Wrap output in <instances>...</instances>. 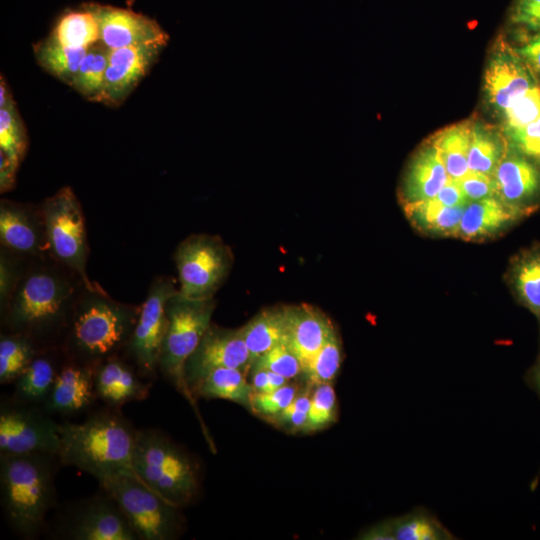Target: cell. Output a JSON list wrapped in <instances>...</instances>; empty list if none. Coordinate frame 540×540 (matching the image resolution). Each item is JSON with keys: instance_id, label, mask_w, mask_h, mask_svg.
<instances>
[{"instance_id": "obj_1", "label": "cell", "mask_w": 540, "mask_h": 540, "mask_svg": "<svg viewBox=\"0 0 540 540\" xmlns=\"http://www.w3.org/2000/svg\"><path fill=\"white\" fill-rule=\"evenodd\" d=\"M61 464L78 468L99 484L121 475L136 476L133 455L138 430L117 408L90 413L82 422L61 423Z\"/></svg>"}, {"instance_id": "obj_2", "label": "cell", "mask_w": 540, "mask_h": 540, "mask_svg": "<svg viewBox=\"0 0 540 540\" xmlns=\"http://www.w3.org/2000/svg\"><path fill=\"white\" fill-rule=\"evenodd\" d=\"M84 290L65 327V351L67 359L94 367L125 350L140 306L116 301L104 290Z\"/></svg>"}, {"instance_id": "obj_3", "label": "cell", "mask_w": 540, "mask_h": 540, "mask_svg": "<svg viewBox=\"0 0 540 540\" xmlns=\"http://www.w3.org/2000/svg\"><path fill=\"white\" fill-rule=\"evenodd\" d=\"M50 454H0V498L4 517L19 536H38L56 502L55 464Z\"/></svg>"}, {"instance_id": "obj_4", "label": "cell", "mask_w": 540, "mask_h": 540, "mask_svg": "<svg viewBox=\"0 0 540 540\" xmlns=\"http://www.w3.org/2000/svg\"><path fill=\"white\" fill-rule=\"evenodd\" d=\"M75 300L74 285L63 272L37 266L24 273L1 311L2 321L8 332L27 335L38 343L65 329Z\"/></svg>"}, {"instance_id": "obj_5", "label": "cell", "mask_w": 540, "mask_h": 540, "mask_svg": "<svg viewBox=\"0 0 540 540\" xmlns=\"http://www.w3.org/2000/svg\"><path fill=\"white\" fill-rule=\"evenodd\" d=\"M214 309V298L194 300L182 296L178 291L171 296L166 305L167 329L159 359V371L194 409L204 436L213 449V440L186 380V364L211 325Z\"/></svg>"}, {"instance_id": "obj_6", "label": "cell", "mask_w": 540, "mask_h": 540, "mask_svg": "<svg viewBox=\"0 0 540 540\" xmlns=\"http://www.w3.org/2000/svg\"><path fill=\"white\" fill-rule=\"evenodd\" d=\"M133 469L146 486L178 507L190 503L198 493L197 463L158 429L138 430Z\"/></svg>"}, {"instance_id": "obj_7", "label": "cell", "mask_w": 540, "mask_h": 540, "mask_svg": "<svg viewBox=\"0 0 540 540\" xmlns=\"http://www.w3.org/2000/svg\"><path fill=\"white\" fill-rule=\"evenodd\" d=\"M50 254L74 273L85 289L102 291L87 271L88 245L81 204L69 186L46 198L40 208Z\"/></svg>"}, {"instance_id": "obj_8", "label": "cell", "mask_w": 540, "mask_h": 540, "mask_svg": "<svg viewBox=\"0 0 540 540\" xmlns=\"http://www.w3.org/2000/svg\"><path fill=\"white\" fill-rule=\"evenodd\" d=\"M117 502L138 540H171L182 528L180 507L168 502L133 475L100 484Z\"/></svg>"}, {"instance_id": "obj_9", "label": "cell", "mask_w": 540, "mask_h": 540, "mask_svg": "<svg viewBox=\"0 0 540 540\" xmlns=\"http://www.w3.org/2000/svg\"><path fill=\"white\" fill-rule=\"evenodd\" d=\"M179 280L178 292L189 299L214 298L233 264L230 247L219 236L194 234L174 252Z\"/></svg>"}, {"instance_id": "obj_10", "label": "cell", "mask_w": 540, "mask_h": 540, "mask_svg": "<svg viewBox=\"0 0 540 540\" xmlns=\"http://www.w3.org/2000/svg\"><path fill=\"white\" fill-rule=\"evenodd\" d=\"M61 423L42 408L12 398L0 403V454L58 456Z\"/></svg>"}, {"instance_id": "obj_11", "label": "cell", "mask_w": 540, "mask_h": 540, "mask_svg": "<svg viewBox=\"0 0 540 540\" xmlns=\"http://www.w3.org/2000/svg\"><path fill=\"white\" fill-rule=\"evenodd\" d=\"M178 289L170 278H155L140 312L125 352L139 373L146 379L159 371V359L167 329V301Z\"/></svg>"}, {"instance_id": "obj_12", "label": "cell", "mask_w": 540, "mask_h": 540, "mask_svg": "<svg viewBox=\"0 0 540 540\" xmlns=\"http://www.w3.org/2000/svg\"><path fill=\"white\" fill-rule=\"evenodd\" d=\"M64 531L71 540H138L115 499L103 488L77 505Z\"/></svg>"}, {"instance_id": "obj_13", "label": "cell", "mask_w": 540, "mask_h": 540, "mask_svg": "<svg viewBox=\"0 0 540 540\" xmlns=\"http://www.w3.org/2000/svg\"><path fill=\"white\" fill-rule=\"evenodd\" d=\"M251 366L241 328L227 329L211 323L187 361L186 380L193 393L200 381L216 368H236L247 375Z\"/></svg>"}, {"instance_id": "obj_14", "label": "cell", "mask_w": 540, "mask_h": 540, "mask_svg": "<svg viewBox=\"0 0 540 540\" xmlns=\"http://www.w3.org/2000/svg\"><path fill=\"white\" fill-rule=\"evenodd\" d=\"M166 45L152 43L110 49L100 103L119 106L156 63Z\"/></svg>"}, {"instance_id": "obj_15", "label": "cell", "mask_w": 540, "mask_h": 540, "mask_svg": "<svg viewBox=\"0 0 540 540\" xmlns=\"http://www.w3.org/2000/svg\"><path fill=\"white\" fill-rule=\"evenodd\" d=\"M100 26V42L109 49L161 43L167 45L168 33L160 24L131 9L89 3Z\"/></svg>"}, {"instance_id": "obj_16", "label": "cell", "mask_w": 540, "mask_h": 540, "mask_svg": "<svg viewBox=\"0 0 540 540\" xmlns=\"http://www.w3.org/2000/svg\"><path fill=\"white\" fill-rule=\"evenodd\" d=\"M535 83V76L514 48L500 42L492 52L484 73L483 86L488 102L503 112Z\"/></svg>"}, {"instance_id": "obj_17", "label": "cell", "mask_w": 540, "mask_h": 540, "mask_svg": "<svg viewBox=\"0 0 540 540\" xmlns=\"http://www.w3.org/2000/svg\"><path fill=\"white\" fill-rule=\"evenodd\" d=\"M1 246L19 256L43 258L50 254L41 211L2 199L0 202Z\"/></svg>"}, {"instance_id": "obj_18", "label": "cell", "mask_w": 540, "mask_h": 540, "mask_svg": "<svg viewBox=\"0 0 540 540\" xmlns=\"http://www.w3.org/2000/svg\"><path fill=\"white\" fill-rule=\"evenodd\" d=\"M496 195L507 204L534 213L540 206V165L509 149L493 174Z\"/></svg>"}, {"instance_id": "obj_19", "label": "cell", "mask_w": 540, "mask_h": 540, "mask_svg": "<svg viewBox=\"0 0 540 540\" xmlns=\"http://www.w3.org/2000/svg\"><path fill=\"white\" fill-rule=\"evenodd\" d=\"M94 367L67 359L57 373L50 394L41 407L54 416L71 417L87 411L97 400Z\"/></svg>"}, {"instance_id": "obj_20", "label": "cell", "mask_w": 540, "mask_h": 540, "mask_svg": "<svg viewBox=\"0 0 540 540\" xmlns=\"http://www.w3.org/2000/svg\"><path fill=\"white\" fill-rule=\"evenodd\" d=\"M93 379L97 400L117 409L130 402L145 400L151 389V382L119 355L94 366Z\"/></svg>"}, {"instance_id": "obj_21", "label": "cell", "mask_w": 540, "mask_h": 540, "mask_svg": "<svg viewBox=\"0 0 540 540\" xmlns=\"http://www.w3.org/2000/svg\"><path fill=\"white\" fill-rule=\"evenodd\" d=\"M436 147L425 141L411 157L402 176L398 197L402 207L434 198L448 181Z\"/></svg>"}, {"instance_id": "obj_22", "label": "cell", "mask_w": 540, "mask_h": 540, "mask_svg": "<svg viewBox=\"0 0 540 540\" xmlns=\"http://www.w3.org/2000/svg\"><path fill=\"white\" fill-rule=\"evenodd\" d=\"M529 214L504 202L497 195L470 201L463 212L456 238L485 241L495 238Z\"/></svg>"}, {"instance_id": "obj_23", "label": "cell", "mask_w": 540, "mask_h": 540, "mask_svg": "<svg viewBox=\"0 0 540 540\" xmlns=\"http://www.w3.org/2000/svg\"><path fill=\"white\" fill-rule=\"evenodd\" d=\"M286 314V344L300 360L304 372L336 329L323 311L306 303L286 305Z\"/></svg>"}, {"instance_id": "obj_24", "label": "cell", "mask_w": 540, "mask_h": 540, "mask_svg": "<svg viewBox=\"0 0 540 540\" xmlns=\"http://www.w3.org/2000/svg\"><path fill=\"white\" fill-rule=\"evenodd\" d=\"M361 539L373 540H451L456 537L424 507L383 521L368 529Z\"/></svg>"}, {"instance_id": "obj_25", "label": "cell", "mask_w": 540, "mask_h": 540, "mask_svg": "<svg viewBox=\"0 0 540 540\" xmlns=\"http://www.w3.org/2000/svg\"><path fill=\"white\" fill-rule=\"evenodd\" d=\"M505 279L516 301L535 316L540 329V242L512 256Z\"/></svg>"}, {"instance_id": "obj_26", "label": "cell", "mask_w": 540, "mask_h": 540, "mask_svg": "<svg viewBox=\"0 0 540 540\" xmlns=\"http://www.w3.org/2000/svg\"><path fill=\"white\" fill-rule=\"evenodd\" d=\"M240 328L253 364L267 351L286 343V305L265 308Z\"/></svg>"}, {"instance_id": "obj_27", "label": "cell", "mask_w": 540, "mask_h": 540, "mask_svg": "<svg viewBox=\"0 0 540 540\" xmlns=\"http://www.w3.org/2000/svg\"><path fill=\"white\" fill-rule=\"evenodd\" d=\"M466 205L446 206L435 197L404 206L411 225L429 236L455 237Z\"/></svg>"}, {"instance_id": "obj_28", "label": "cell", "mask_w": 540, "mask_h": 540, "mask_svg": "<svg viewBox=\"0 0 540 540\" xmlns=\"http://www.w3.org/2000/svg\"><path fill=\"white\" fill-rule=\"evenodd\" d=\"M59 368L55 358L41 352L12 383L11 398L41 408L50 394Z\"/></svg>"}, {"instance_id": "obj_29", "label": "cell", "mask_w": 540, "mask_h": 540, "mask_svg": "<svg viewBox=\"0 0 540 540\" xmlns=\"http://www.w3.org/2000/svg\"><path fill=\"white\" fill-rule=\"evenodd\" d=\"M509 149L503 130L490 124L473 121L468 153L469 171L493 176Z\"/></svg>"}, {"instance_id": "obj_30", "label": "cell", "mask_w": 540, "mask_h": 540, "mask_svg": "<svg viewBox=\"0 0 540 540\" xmlns=\"http://www.w3.org/2000/svg\"><path fill=\"white\" fill-rule=\"evenodd\" d=\"M472 120H464L444 127L429 141L438 150L449 178L458 180L469 172L468 153L472 134Z\"/></svg>"}, {"instance_id": "obj_31", "label": "cell", "mask_w": 540, "mask_h": 540, "mask_svg": "<svg viewBox=\"0 0 540 540\" xmlns=\"http://www.w3.org/2000/svg\"><path fill=\"white\" fill-rule=\"evenodd\" d=\"M48 38L56 43L77 48H89L100 42L99 22L89 3L83 4L79 9L64 12Z\"/></svg>"}, {"instance_id": "obj_32", "label": "cell", "mask_w": 540, "mask_h": 540, "mask_svg": "<svg viewBox=\"0 0 540 540\" xmlns=\"http://www.w3.org/2000/svg\"><path fill=\"white\" fill-rule=\"evenodd\" d=\"M253 390L246 374L236 368H216L210 371L194 389L195 398L223 399L249 408Z\"/></svg>"}, {"instance_id": "obj_33", "label": "cell", "mask_w": 540, "mask_h": 540, "mask_svg": "<svg viewBox=\"0 0 540 540\" xmlns=\"http://www.w3.org/2000/svg\"><path fill=\"white\" fill-rule=\"evenodd\" d=\"M88 48L70 47L48 37L33 45L37 64L51 76L71 86Z\"/></svg>"}, {"instance_id": "obj_34", "label": "cell", "mask_w": 540, "mask_h": 540, "mask_svg": "<svg viewBox=\"0 0 540 540\" xmlns=\"http://www.w3.org/2000/svg\"><path fill=\"white\" fill-rule=\"evenodd\" d=\"M38 343L31 337L15 332L0 337V383H13L32 360L40 354Z\"/></svg>"}, {"instance_id": "obj_35", "label": "cell", "mask_w": 540, "mask_h": 540, "mask_svg": "<svg viewBox=\"0 0 540 540\" xmlns=\"http://www.w3.org/2000/svg\"><path fill=\"white\" fill-rule=\"evenodd\" d=\"M110 49L102 42L89 47L71 87L92 102L101 101Z\"/></svg>"}, {"instance_id": "obj_36", "label": "cell", "mask_w": 540, "mask_h": 540, "mask_svg": "<svg viewBox=\"0 0 540 540\" xmlns=\"http://www.w3.org/2000/svg\"><path fill=\"white\" fill-rule=\"evenodd\" d=\"M28 136L15 102L0 109V154L18 169L25 156Z\"/></svg>"}, {"instance_id": "obj_37", "label": "cell", "mask_w": 540, "mask_h": 540, "mask_svg": "<svg viewBox=\"0 0 540 540\" xmlns=\"http://www.w3.org/2000/svg\"><path fill=\"white\" fill-rule=\"evenodd\" d=\"M343 359L342 344L335 331L305 368L307 384L314 387L332 383L339 373Z\"/></svg>"}, {"instance_id": "obj_38", "label": "cell", "mask_w": 540, "mask_h": 540, "mask_svg": "<svg viewBox=\"0 0 540 540\" xmlns=\"http://www.w3.org/2000/svg\"><path fill=\"white\" fill-rule=\"evenodd\" d=\"M337 411V397L332 383L314 386L304 432H315L334 423Z\"/></svg>"}, {"instance_id": "obj_39", "label": "cell", "mask_w": 540, "mask_h": 540, "mask_svg": "<svg viewBox=\"0 0 540 540\" xmlns=\"http://www.w3.org/2000/svg\"><path fill=\"white\" fill-rule=\"evenodd\" d=\"M505 131L524 127L540 118V85L535 83L503 112Z\"/></svg>"}, {"instance_id": "obj_40", "label": "cell", "mask_w": 540, "mask_h": 540, "mask_svg": "<svg viewBox=\"0 0 540 540\" xmlns=\"http://www.w3.org/2000/svg\"><path fill=\"white\" fill-rule=\"evenodd\" d=\"M298 392V386L290 382L271 392H252L249 408L268 421L282 412L293 401Z\"/></svg>"}, {"instance_id": "obj_41", "label": "cell", "mask_w": 540, "mask_h": 540, "mask_svg": "<svg viewBox=\"0 0 540 540\" xmlns=\"http://www.w3.org/2000/svg\"><path fill=\"white\" fill-rule=\"evenodd\" d=\"M252 367L263 368L288 379L303 374L300 360L286 343H281L258 357Z\"/></svg>"}, {"instance_id": "obj_42", "label": "cell", "mask_w": 540, "mask_h": 540, "mask_svg": "<svg viewBox=\"0 0 540 540\" xmlns=\"http://www.w3.org/2000/svg\"><path fill=\"white\" fill-rule=\"evenodd\" d=\"M312 386L299 390L293 401L268 422L290 432H304L310 407Z\"/></svg>"}, {"instance_id": "obj_43", "label": "cell", "mask_w": 540, "mask_h": 540, "mask_svg": "<svg viewBox=\"0 0 540 540\" xmlns=\"http://www.w3.org/2000/svg\"><path fill=\"white\" fill-rule=\"evenodd\" d=\"M504 133L511 149L540 165V118Z\"/></svg>"}, {"instance_id": "obj_44", "label": "cell", "mask_w": 540, "mask_h": 540, "mask_svg": "<svg viewBox=\"0 0 540 540\" xmlns=\"http://www.w3.org/2000/svg\"><path fill=\"white\" fill-rule=\"evenodd\" d=\"M19 255L1 246L0 252V308L5 309L24 274Z\"/></svg>"}, {"instance_id": "obj_45", "label": "cell", "mask_w": 540, "mask_h": 540, "mask_svg": "<svg viewBox=\"0 0 540 540\" xmlns=\"http://www.w3.org/2000/svg\"><path fill=\"white\" fill-rule=\"evenodd\" d=\"M457 181L469 201L496 195V183L492 175L469 171Z\"/></svg>"}, {"instance_id": "obj_46", "label": "cell", "mask_w": 540, "mask_h": 540, "mask_svg": "<svg viewBox=\"0 0 540 540\" xmlns=\"http://www.w3.org/2000/svg\"><path fill=\"white\" fill-rule=\"evenodd\" d=\"M510 19L522 28L540 31V0H515Z\"/></svg>"}, {"instance_id": "obj_47", "label": "cell", "mask_w": 540, "mask_h": 540, "mask_svg": "<svg viewBox=\"0 0 540 540\" xmlns=\"http://www.w3.org/2000/svg\"><path fill=\"white\" fill-rule=\"evenodd\" d=\"M519 44L514 50L532 74L540 77V31L524 36Z\"/></svg>"}, {"instance_id": "obj_48", "label": "cell", "mask_w": 540, "mask_h": 540, "mask_svg": "<svg viewBox=\"0 0 540 540\" xmlns=\"http://www.w3.org/2000/svg\"><path fill=\"white\" fill-rule=\"evenodd\" d=\"M435 198L446 206L467 205L470 202L458 181L451 178L448 179Z\"/></svg>"}, {"instance_id": "obj_49", "label": "cell", "mask_w": 540, "mask_h": 540, "mask_svg": "<svg viewBox=\"0 0 540 540\" xmlns=\"http://www.w3.org/2000/svg\"><path fill=\"white\" fill-rule=\"evenodd\" d=\"M17 169H15L8 159L0 154V190L9 191L15 182Z\"/></svg>"}, {"instance_id": "obj_50", "label": "cell", "mask_w": 540, "mask_h": 540, "mask_svg": "<svg viewBox=\"0 0 540 540\" xmlns=\"http://www.w3.org/2000/svg\"><path fill=\"white\" fill-rule=\"evenodd\" d=\"M251 387L253 392H269L268 372L263 368L252 367Z\"/></svg>"}, {"instance_id": "obj_51", "label": "cell", "mask_w": 540, "mask_h": 540, "mask_svg": "<svg viewBox=\"0 0 540 540\" xmlns=\"http://www.w3.org/2000/svg\"><path fill=\"white\" fill-rule=\"evenodd\" d=\"M525 382L540 398V350L534 365L525 374Z\"/></svg>"}, {"instance_id": "obj_52", "label": "cell", "mask_w": 540, "mask_h": 540, "mask_svg": "<svg viewBox=\"0 0 540 540\" xmlns=\"http://www.w3.org/2000/svg\"><path fill=\"white\" fill-rule=\"evenodd\" d=\"M0 109L5 108L14 102L13 96L9 90L5 78L1 75L0 78Z\"/></svg>"}, {"instance_id": "obj_53", "label": "cell", "mask_w": 540, "mask_h": 540, "mask_svg": "<svg viewBox=\"0 0 540 540\" xmlns=\"http://www.w3.org/2000/svg\"><path fill=\"white\" fill-rule=\"evenodd\" d=\"M267 372H268V379H269V392L279 389L290 382V379L280 374H277L269 370H267Z\"/></svg>"}]
</instances>
